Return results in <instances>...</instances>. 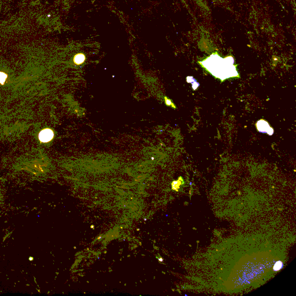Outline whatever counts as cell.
<instances>
[{
  "instance_id": "4",
  "label": "cell",
  "mask_w": 296,
  "mask_h": 296,
  "mask_svg": "<svg viewBox=\"0 0 296 296\" xmlns=\"http://www.w3.org/2000/svg\"><path fill=\"white\" fill-rule=\"evenodd\" d=\"M85 56L82 53H78L74 56L73 62L76 65L82 64L85 60Z\"/></svg>"
},
{
  "instance_id": "8",
  "label": "cell",
  "mask_w": 296,
  "mask_h": 296,
  "mask_svg": "<svg viewBox=\"0 0 296 296\" xmlns=\"http://www.w3.org/2000/svg\"><path fill=\"white\" fill-rule=\"evenodd\" d=\"M195 81H196V80L194 79V78L193 76H187V82L188 83H193V82H194Z\"/></svg>"
},
{
  "instance_id": "6",
  "label": "cell",
  "mask_w": 296,
  "mask_h": 296,
  "mask_svg": "<svg viewBox=\"0 0 296 296\" xmlns=\"http://www.w3.org/2000/svg\"><path fill=\"white\" fill-rule=\"evenodd\" d=\"M7 75L3 73H0V83L1 84H4L5 81L7 79Z\"/></svg>"
},
{
  "instance_id": "2",
  "label": "cell",
  "mask_w": 296,
  "mask_h": 296,
  "mask_svg": "<svg viewBox=\"0 0 296 296\" xmlns=\"http://www.w3.org/2000/svg\"><path fill=\"white\" fill-rule=\"evenodd\" d=\"M53 131L50 129L46 128L40 132L39 139L42 142H48L53 139Z\"/></svg>"
},
{
  "instance_id": "3",
  "label": "cell",
  "mask_w": 296,
  "mask_h": 296,
  "mask_svg": "<svg viewBox=\"0 0 296 296\" xmlns=\"http://www.w3.org/2000/svg\"><path fill=\"white\" fill-rule=\"evenodd\" d=\"M184 180L181 177H179L178 180L177 181H174L172 184H171V187L172 189L174 191H178L179 189L181 187V186L184 184Z\"/></svg>"
},
{
  "instance_id": "9",
  "label": "cell",
  "mask_w": 296,
  "mask_h": 296,
  "mask_svg": "<svg viewBox=\"0 0 296 296\" xmlns=\"http://www.w3.org/2000/svg\"><path fill=\"white\" fill-rule=\"evenodd\" d=\"M199 85H199V83H197V81H195L194 82H193V83H192V87H193V89L194 90H196V89H197L198 87L199 86Z\"/></svg>"
},
{
  "instance_id": "10",
  "label": "cell",
  "mask_w": 296,
  "mask_h": 296,
  "mask_svg": "<svg viewBox=\"0 0 296 296\" xmlns=\"http://www.w3.org/2000/svg\"><path fill=\"white\" fill-rule=\"evenodd\" d=\"M158 260H159V261H160V262H163V259H162V258H161V257L160 256L158 257Z\"/></svg>"
},
{
  "instance_id": "5",
  "label": "cell",
  "mask_w": 296,
  "mask_h": 296,
  "mask_svg": "<svg viewBox=\"0 0 296 296\" xmlns=\"http://www.w3.org/2000/svg\"><path fill=\"white\" fill-rule=\"evenodd\" d=\"M165 104L167 106H171L172 108H174V109L176 108V106L174 105V104L172 102L170 99H168L167 97H165Z\"/></svg>"
},
{
  "instance_id": "1",
  "label": "cell",
  "mask_w": 296,
  "mask_h": 296,
  "mask_svg": "<svg viewBox=\"0 0 296 296\" xmlns=\"http://www.w3.org/2000/svg\"><path fill=\"white\" fill-rule=\"evenodd\" d=\"M257 130L261 132L267 133L272 135L274 133V130L270 127L269 124L265 120H260L257 123Z\"/></svg>"
},
{
  "instance_id": "7",
  "label": "cell",
  "mask_w": 296,
  "mask_h": 296,
  "mask_svg": "<svg viewBox=\"0 0 296 296\" xmlns=\"http://www.w3.org/2000/svg\"><path fill=\"white\" fill-rule=\"evenodd\" d=\"M282 266H283V264H282V262H279L277 263L275 265V267H274V270H276V271H278V270H280V269L282 268Z\"/></svg>"
}]
</instances>
